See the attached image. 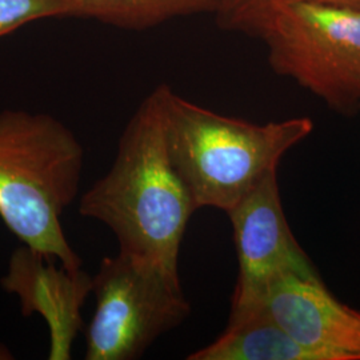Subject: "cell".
<instances>
[{
    "instance_id": "6da1fadb",
    "label": "cell",
    "mask_w": 360,
    "mask_h": 360,
    "mask_svg": "<svg viewBox=\"0 0 360 360\" xmlns=\"http://www.w3.org/2000/svg\"><path fill=\"white\" fill-rule=\"evenodd\" d=\"M160 84L129 119L112 166L79 199V214L108 227L119 251L179 276L180 247L196 208L167 147V101Z\"/></svg>"
},
{
    "instance_id": "7a4b0ae2",
    "label": "cell",
    "mask_w": 360,
    "mask_h": 360,
    "mask_svg": "<svg viewBox=\"0 0 360 360\" xmlns=\"http://www.w3.org/2000/svg\"><path fill=\"white\" fill-rule=\"evenodd\" d=\"M84 148L58 117L26 110L0 111V219L23 243L83 267L67 240L62 217L77 200Z\"/></svg>"
},
{
    "instance_id": "3957f363",
    "label": "cell",
    "mask_w": 360,
    "mask_h": 360,
    "mask_svg": "<svg viewBox=\"0 0 360 360\" xmlns=\"http://www.w3.org/2000/svg\"><path fill=\"white\" fill-rule=\"evenodd\" d=\"M169 159L196 210L236 206L294 146L314 131L309 117L257 124L220 115L174 91L167 101Z\"/></svg>"
},
{
    "instance_id": "277c9868",
    "label": "cell",
    "mask_w": 360,
    "mask_h": 360,
    "mask_svg": "<svg viewBox=\"0 0 360 360\" xmlns=\"http://www.w3.org/2000/svg\"><path fill=\"white\" fill-rule=\"evenodd\" d=\"M257 32L272 68L333 111L360 112V10L309 0H254L226 18Z\"/></svg>"
},
{
    "instance_id": "5b68a950",
    "label": "cell",
    "mask_w": 360,
    "mask_h": 360,
    "mask_svg": "<svg viewBox=\"0 0 360 360\" xmlns=\"http://www.w3.org/2000/svg\"><path fill=\"white\" fill-rule=\"evenodd\" d=\"M92 294L86 360L141 359L191 314L178 275L120 251L102 259Z\"/></svg>"
},
{
    "instance_id": "8992f818",
    "label": "cell",
    "mask_w": 360,
    "mask_h": 360,
    "mask_svg": "<svg viewBox=\"0 0 360 360\" xmlns=\"http://www.w3.org/2000/svg\"><path fill=\"white\" fill-rule=\"evenodd\" d=\"M227 215L239 266L231 315L260 309L271 287L287 275L319 276L287 223L278 169L269 172Z\"/></svg>"
},
{
    "instance_id": "52a82bcc",
    "label": "cell",
    "mask_w": 360,
    "mask_h": 360,
    "mask_svg": "<svg viewBox=\"0 0 360 360\" xmlns=\"http://www.w3.org/2000/svg\"><path fill=\"white\" fill-rule=\"evenodd\" d=\"M1 288L18 297L23 316L38 314L49 327V359L68 360L83 327L82 309L92 292V276L70 270L30 245L13 250Z\"/></svg>"
},
{
    "instance_id": "ba28073f",
    "label": "cell",
    "mask_w": 360,
    "mask_h": 360,
    "mask_svg": "<svg viewBox=\"0 0 360 360\" xmlns=\"http://www.w3.org/2000/svg\"><path fill=\"white\" fill-rule=\"evenodd\" d=\"M260 309L318 359L360 360V311L336 299L321 275L284 276Z\"/></svg>"
},
{
    "instance_id": "9c48e42d",
    "label": "cell",
    "mask_w": 360,
    "mask_h": 360,
    "mask_svg": "<svg viewBox=\"0 0 360 360\" xmlns=\"http://www.w3.org/2000/svg\"><path fill=\"white\" fill-rule=\"evenodd\" d=\"M187 359L319 360L262 309L245 315H230L227 328Z\"/></svg>"
},
{
    "instance_id": "30bf717a",
    "label": "cell",
    "mask_w": 360,
    "mask_h": 360,
    "mask_svg": "<svg viewBox=\"0 0 360 360\" xmlns=\"http://www.w3.org/2000/svg\"><path fill=\"white\" fill-rule=\"evenodd\" d=\"M77 18L96 19L123 28H147L168 19L220 11V0H77Z\"/></svg>"
},
{
    "instance_id": "8fae6325",
    "label": "cell",
    "mask_w": 360,
    "mask_h": 360,
    "mask_svg": "<svg viewBox=\"0 0 360 360\" xmlns=\"http://www.w3.org/2000/svg\"><path fill=\"white\" fill-rule=\"evenodd\" d=\"M77 0H0V38L39 19L75 16Z\"/></svg>"
},
{
    "instance_id": "7c38bea8",
    "label": "cell",
    "mask_w": 360,
    "mask_h": 360,
    "mask_svg": "<svg viewBox=\"0 0 360 360\" xmlns=\"http://www.w3.org/2000/svg\"><path fill=\"white\" fill-rule=\"evenodd\" d=\"M254 0H220V11L224 18H229L232 13L239 11L247 4L252 3Z\"/></svg>"
},
{
    "instance_id": "4fadbf2b",
    "label": "cell",
    "mask_w": 360,
    "mask_h": 360,
    "mask_svg": "<svg viewBox=\"0 0 360 360\" xmlns=\"http://www.w3.org/2000/svg\"><path fill=\"white\" fill-rule=\"evenodd\" d=\"M309 1H321V3H330L336 6H346L352 8H359L360 0H309Z\"/></svg>"
},
{
    "instance_id": "5bb4252c",
    "label": "cell",
    "mask_w": 360,
    "mask_h": 360,
    "mask_svg": "<svg viewBox=\"0 0 360 360\" xmlns=\"http://www.w3.org/2000/svg\"><path fill=\"white\" fill-rule=\"evenodd\" d=\"M13 359V352L11 349L7 347L6 345L0 343V360H10Z\"/></svg>"
}]
</instances>
